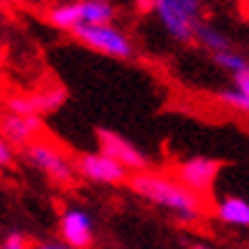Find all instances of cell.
<instances>
[{
  "label": "cell",
  "instance_id": "1",
  "mask_svg": "<svg viewBox=\"0 0 249 249\" xmlns=\"http://www.w3.org/2000/svg\"><path fill=\"white\" fill-rule=\"evenodd\" d=\"M130 188L138 196L168 209L183 221H194L201 216V196L188 191L178 178L153 173V171H140L130 176Z\"/></svg>",
  "mask_w": 249,
  "mask_h": 249
},
{
  "label": "cell",
  "instance_id": "2",
  "mask_svg": "<svg viewBox=\"0 0 249 249\" xmlns=\"http://www.w3.org/2000/svg\"><path fill=\"white\" fill-rule=\"evenodd\" d=\"M153 13L163 31L178 43L196 41V33L203 26L201 0H153Z\"/></svg>",
  "mask_w": 249,
  "mask_h": 249
},
{
  "label": "cell",
  "instance_id": "3",
  "mask_svg": "<svg viewBox=\"0 0 249 249\" xmlns=\"http://www.w3.org/2000/svg\"><path fill=\"white\" fill-rule=\"evenodd\" d=\"M74 38L82 46L92 49L102 56H109V59H130L135 53L130 36L112 23H107V26H79L74 31Z\"/></svg>",
  "mask_w": 249,
  "mask_h": 249
},
{
  "label": "cell",
  "instance_id": "4",
  "mask_svg": "<svg viewBox=\"0 0 249 249\" xmlns=\"http://www.w3.org/2000/svg\"><path fill=\"white\" fill-rule=\"evenodd\" d=\"M26 158L33 168H38L43 176H49L56 183H69L76 173V165L69 158L43 140H33L31 145H26Z\"/></svg>",
  "mask_w": 249,
  "mask_h": 249
},
{
  "label": "cell",
  "instance_id": "5",
  "mask_svg": "<svg viewBox=\"0 0 249 249\" xmlns=\"http://www.w3.org/2000/svg\"><path fill=\"white\" fill-rule=\"evenodd\" d=\"M76 173L84 176L94 183H105V186H117L130 180V171L124 165H120L115 158H109L107 153H84L76 158Z\"/></svg>",
  "mask_w": 249,
  "mask_h": 249
},
{
  "label": "cell",
  "instance_id": "6",
  "mask_svg": "<svg viewBox=\"0 0 249 249\" xmlns=\"http://www.w3.org/2000/svg\"><path fill=\"white\" fill-rule=\"evenodd\" d=\"M219 160H213V158H206V155H194V158H186V160H180L178 168H176V178L183 183L188 191H194V194H209L213 180L219 176Z\"/></svg>",
  "mask_w": 249,
  "mask_h": 249
},
{
  "label": "cell",
  "instance_id": "7",
  "mask_svg": "<svg viewBox=\"0 0 249 249\" xmlns=\"http://www.w3.org/2000/svg\"><path fill=\"white\" fill-rule=\"evenodd\" d=\"M97 142H99V150L107 153L109 158H115L120 165H124L127 171H148V158H145L138 145H132L127 138H122L120 132H112V130H97Z\"/></svg>",
  "mask_w": 249,
  "mask_h": 249
},
{
  "label": "cell",
  "instance_id": "8",
  "mask_svg": "<svg viewBox=\"0 0 249 249\" xmlns=\"http://www.w3.org/2000/svg\"><path fill=\"white\" fill-rule=\"evenodd\" d=\"M64 99H66V89H61V87H46L43 92L10 99V102H8V112L41 117V115H46V112L59 109V107L64 105Z\"/></svg>",
  "mask_w": 249,
  "mask_h": 249
},
{
  "label": "cell",
  "instance_id": "9",
  "mask_svg": "<svg viewBox=\"0 0 249 249\" xmlns=\"http://www.w3.org/2000/svg\"><path fill=\"white\" fill-rule=\"evenodd\" d=\"M59 229H61L64 242L71 249H87L92 244V216L84 209H76V206L66 209L61 213Z\"/></svg>",
  "mask_w": 249,
  "mask_h": 249
},
{
  "label": "cell",
  "instance_id": "10",
  "mask_svg": "<svg viewBox=\"0 0 249 249\" xmlns=\"http://www.w3.org/2000/svg\"><path fill=\"white\" fill-rule=\"evenodd\" d=\"M41 120L31 115H18V112H8L0 117V135L10 145H31L33 138L38 135Z\"/></svg>",
  "mask_w": 249,
  "mask_h": 249
},
{
  "label": "cell",
  "instance_id": "11",
  "mask_svg": "<svg viewBox=\"0 0 249 249\" xmlns=\"http://www.w3.org/2000/svg\"><path fill=\"white\" fill-rule=\"evenodd\" d=\"M82 26H107L115 20V5L109 0H76Z\"/></svg>",
  "mask_w": 249,
  "mask_h": 249
},
{
  "label": "cell",
  "instance_id": "12",
  "mask_svg": "<svg viewBox=\"0 0 249 249\" xmlns=\"http://www.w3.org/2000/svg\"><path fill=\"white\" fill-rule=\"evenodd\" d=\"M216 216L231 226H249V201L239 196H224L216 206Z\"/></svg>",
  "mask_w": 249,
  "mask_h": 249
},
{
  "label": "cell",
  "instance_id": "13",
  "mask_svg": "<svg viewBox=\"0 0 249 249\" xmlns=\"http://www.w3.org/2000/svg\"><path fill=\"white\" fill-rule=\"evenodd\" d=\"M49 23L59 31H76L82 26V13H79V3L71 0V3H59L49 10Z\"/></svg>",
  "mask_w": 249,
  "mask_h": 249
},
{
  "label": "cell",
  "instance_id": "14",
  "mask_svg": "<svg viewBox=\"0 0 249 249\" xmlns=\"http://www.w3.org/2000/svg\"><path fill=\"white\" fill-rule=\"evenodd\" d=\"M196 41L201 43V49H206L211 56L213 53H221V51H229L231 49V41H229V36L221 31V28H216V26H211V23H203L201 28H198V33H196Z\"/></svg>",
  "mask_w": 249,
  "mask_h": 249
},
{
  "label": "cell",
  "instance_id": "15",
  "mask_svg": "<svg viewBox=\"0 0 249 249\" xmlns=\"http://www.w3.org/2000/svg\"><path fill=\"white\" fill-rule=\"evenodd\" d=\"M211 61L219 66V69H224V71H229L231 76L234 74H239L244 66H249V61L244 59V56L239 53V51H234V49H229V51H221V53H213L211 56Z\"/></svg>",
  "mask_w": 249,
  "mask_h": 249
},
{
  "label": "cell",
  "instance_id": "16",
  "mask_svg": "<svg viewBox=\"0 0 249 249\" xmlns=\"http://www.w3.org/2000/svg\"><path fill=\"white\" fill-rule=\"evenodd\" d=\"M219 102L224 107H229L234 112H242V115H249V94H242L239 89H224L219 92Z\"/></svg>",
  "mask_w": 249,
  "mask_h": 249
},
{
  "label": "cell",
  "instance_id": "17",
  "mask_svg": "<svg viewBox=\"0 0 249 249\" xmlns=\"http://www.w3.org/2000/svg\"><path fill=\"white\" fill-rule=\"evenodd\" d=\"M231 82H234V89H239L242 94H249V66H244L239 74H234Z\"/></svg>",
  "mask_w": 249,
  "mask_h": 249
},
{
  "label": "cell",
  "instance_id": "18",
  "mask_svg": "<svg viewBox=\"0 0 249 249\" xmlns=\"http://www.w3.org/2000/svg\"><path fill=\"white\" fill-rule=\"evenodd\" d=\"M0 249H26V236H23V234H16V231L8 234Z\"/></svg>",
  "mask_w": 249,
  "mask_h": 249
},
{
  "label": "cell",
  "instance_id": "19",
  "mask_svg": "<svg viewBox=\"0 0 249 249\" xmlns=\"http://www.w3.org/2000/svg\"><path fill=\"white\" fill-rule=\"evenodd\" d=\"M10 160H13V145L5 138H0V165H8Z\"/></svg>",
  "mask_w": 249,
  "mask_h": 249
},
{
  "label": "cell",
  "instance_id": "20",
  "mask_svg": "<svg viewBox=\"0 0 249 249\" xmlns=\"http://www.w3.org/2000/svg\"><path fill=\"white\" fill-rule=\"evenodd\" d=\"M140 10H153V0H135Z\"/></svg>",
  "mask_w": 249,
  "mask_h": 249
},
{
  "label": "cell",
  "instance_id": "21",
  "mask_svg": "<svg viewBox=\"0 0 249 249\" xmlns=\"http://www.w3.org/2000/svg\"><path fill=\"white\" fill-rule=\"evenodd\" d=\"M36 249H71L69 244H41V247H36Z\"/></svg>",
  "mask_w": 249,
  "mask_h": 249
},
{
  "label": "cell",
  "instance_id": "22",
  "mask_svg": "<svg viewBox=\"0 0 249 249\" xmlns=\"http://www.w3.org/2000/svg\"><path fill=\"white\" fill-rule=\"evenodd\" d=\"M194 249H206V247H201V244H196V247H194Z\"/></svg>",
  "mask_w": 249,
  "mask_h": 249
},
{
  "label": "cell",
  "instance_id": "23",
  "mask_svg": "<svg viewBox=\"0 0 249 249\" xmlns=\"http://www.w3.org/2000/svg\"><path fill=\"white\" fill-rule=\"evenodd\" d=\"M244 5H247V10H249V0H244Z\"/></svg>",
  "mask_w": 249,
  "mask_h": 249
}]
</instances>
